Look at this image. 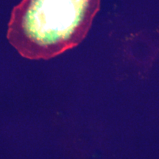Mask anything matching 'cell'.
<instances>
[{"label":"cell","instance_id":"1","mask_svg":"<svg viewBox=\"0 0 159 159\" xmlns=\"http://www.w3.org/2000/svg\"><path fill=\"white\" fill-rule=\"evenodd\" d=\"M100 1L21 0L11 12L7 39L25 58H52L85 39Z\"/></svg>","mask_w":159,"mask_h":159}]
</instances>
